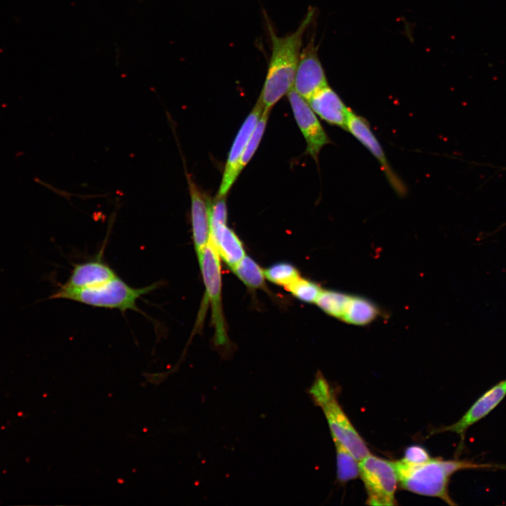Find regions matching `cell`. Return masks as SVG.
Wrapping results in <instances>:
<instances>
[{
  "label": "cell",
  "mask_w": 506,
  "mask_h": 506,
  "mask_svg": "<svg viewBox=\"0 0 506 506\" xmlns=\"http://www.w3.org/2000/svg\"><path fill=\"white\" fill-rule=\"evenodd\" d=\"M314 14V9L310 8L297 30L283 37L277 35L268 22L271 53L265 81L259 96L264 110H271L293 88L303 36Z\"/></svg>",
  "instance_id": "obj_1"
},
{
  "label": "cell",
  "mask_w": 506,
  "mask_h": 506,
  "mask_svg": "<svg viewBox=\"0 0 506 506\" xmlns=\"http://www.w3.org/2000/svg\"><path fill=\"white\" fill-rule=\"evenodd\" d=\"M394 465L401 488L420 495L439 498L450 505H455L448 493L450 476L459 470L484 467L469 461L440 458L417 465L399 460Z\"/></svg>",
  "instance_id": "obj_2"
},
{
  "label": "cell",
  "mask_w": 506,
  "mask_h": 506,
  "mask_svg": "<svg viewBox=\"0 0 506 506\" xmlns=\"http://www.w3.org/2000/svg\"><path fill=\"white\" fill-rule=\"evenodd\" d=\"M314 404L321 408L333 441L342 443L359 461L370 454L369 448L340 406L336 389L320 372L309 389Z\"/></svg>",
  "instance_id": "obj_3"
},
{
  "label": "cell",
  "mask_w": 506,
  "mask_h": 506,
  "mask_svg": "<svg viewBox=\"0 0 506 506\" xmlns=\"http://www.w3.org/2000/svg\"><path fill=\"white\" fill-rule=\"evenodd\" d=\"M159 283L134 288L118 276L103 284L80 290H66L58 288L50 299H65L89 306L115 309L125 312L139 311L136 303L142 296L157 289Z\"/></svg>",
  "instance_id": "obj_4"
},
{
  "label": "cell",
  "mask_w": 506,
  "mask_h": 506,
  "mask_svg": "<svg viewBox=\"0 0 506 506\" xmlns=\"http://www.w3.org/2000/svg\"><path fill=\"white\" fill-rule=\"evenodd\" d=\"M197 256L207 301L212 309L214 345L221 350H225L229 342L222 307L220 257L210 238Z\"/></svg>",
  "instance_id": "obj_5"
},
{
  "label": "cell",
  "mask_w": 506,
  "mask_h": 506,
  "mask_svg": "<svg viewBox=\"0 0 506 506\" xmlns=\"http://www.w3.org/2000/svg\"><path fill=\"white\" fill-rule=\"evenodd\" d=\"M358 465L359 476L368 495L366 505H396L398 480L394 462L370 454L359 460Z\"/></svg>",
  "instance_id": "obj_6"
},
{
  "label": "cell",
  "mask_w": 506,
  "mask_h": 506,
  "mask_svg": "<svg viewBox=\"0 0 506 506\" xmlns=\"http://www.w3.org/2000/svg\"><path fill=\"white\" fill-rule=\"evenodd\" d=\"M294 119L306 142V154L318 164L321 149L332 143L308 100L293 89L287 93Z\"/></svg>",
  "instance_id": "obj_7"
},
{
  "label": "cell",
  "mask_w": 506,
  "mask_h": 506,
  "mask_svg": "<svg viewBox=\"0 0 506 506\" xmlns=\"http://www.w3.org/2000/svg\"><path fill=\"white\" fill-rule=\"evenodd\" d=\"M327 77L312 37L301 48L293 89L308 100L316 92L327 85Z\"/></svg>",
  "instance_id": "obj_8"
},
{
  "label": "cell",
  "mask_w": 506,
  "mask_h": 506,
  "mask_svg": "<svg viewBox=\"0 0 506 506\" xmlns=\"http://www.w3.org/2000/svg\"><path fill=\"white\" fill-rule=\"evenodd\" d=\"M346 130L352 134L377 160L394 191L398 195L404 196L406 193V188L391 169L382 145L371 130L370 125L367 119L350 110Z\"/></svg>",
  "instance_id": "obj_9"
},
{
  "label": "cell",
  "mask_w": 506,
  "mask_h": 506,
  "mask_svg": "<svg viewBox=\"0 0 506 506\" xmlns=\"http://www.w3.org/2000/svg\"><path fill=\"white\" fill-rule=\"evenodd\" d=\"M263 110L262 103L258 98L253 109L241 125L232 144L216 196H226L240 174L238 168L241 157Z\"/></svg>",
  "instance_id": "obj_10"
},
{
  "label": "cell",
  "mask_w": 506,
  "mask_h": 506,
  "mask_svg": "<svg viewBox=\"0 0 506 506\" xmlns=\"http://www.w3.org/2000/svg\"><path fill=\"white\" fill-rule=\"evenodd\" d=\"M186 179L190 196L192 235L197 255L208 243L211 235V209L212 202L206 193L202 192L194 182L191 176L186 173Z\"/></svg>",
  "instance_id": "obj_11"
},
{
  "label": "cell",
  "mask_w": 506,
  "mask_h": 506,
  "mask_svg": "<svg viewBox=\"0 0 506 506\" xmlns=\"http://www.w3.org/2000/svg\"><path fill=\"white\" fill-rule=\"evenodd\" d=\"M308 102L313 112L327 124L346 130L350 108L328 84L316 92Z\"/></svg>",
  "instance_id": "obj_12"
},
{
  "label": "cell",
  "mask_w": 506,
  "mask_h": 506,
  "mask_svg": "<svg viewBox=\"0 0 506 506\" xmlns=\"http://www.w3.org/2000/svg\"><path fill=\"white\" fill-rule=\"evenodd\" d=\"M117 276L113 269L99 258L74 264L67 280L59 288L71 290L92 287Z\"/></svg>",
  "instance_id": "obj_13"
},
{
  "label": "cell",
  "mask_w": 506,
  "mask_h": 506,
  "mask_svg": "<svg viewBox=\"0 0 506 506\" xmlns=\"http://www.w3.org/2000/svg\"><path fill=\"white\" fill-rule=\"evenodd\" d=\"M506 395V379L499 382L479 398L457 422L439 432H452L462 435L472 424L488 414Z\"/></svg>",
  "instance_id": "obj_14"
},
{
  "label": "cell",
  "mask_w": 506,
  "mask_h": 506,
  "mask_svg": "<svg viewBox=\"0 0 506 506\" xmlns=\"http://www.w3.org/2000/svg\"><path fill=\"white\" fill-rule=\"evenodd\" d=\"M210 239L219 257L231 269L246 255L241 240L226 224L212 230Z\"/></svg>",
  "instance_id": "obj_15"
},
{
  "label": "cell",
  "mask_w": 506,
  "mask_h": 506,
  "mask_svg": "<svg viewBox=\"0 0 506 506\" xmlns=\"http://www.w3.org/2000/svg\"><path fill=\"white\" fill-rule=\"evenodd\" d=\"M378 314L377 307L370 300L351 297L342 320L350 324L363 325L375 320Z\"/></svg>",
  "instance_id": "obj_16"
},
{
  "label": "cell",
  "mask_w": 506,
  "mask_h": 506,
  "mask_svg": "<svg viewBox=\"0 0 506 506\" xmlns=\"http://www.w3.org/2000/svg\"><path fill=\"white\" fill-rule=\"evenodd\" d=\"M232 270L248 287L259 289L264 286V271L250 257L245 255Z\"/></svg>",
  "instance_id": "obj_17"
},
{
  "label": "cell",
  "mask_w": 506,
  "mask_h": 506,
  "mask_svg": "<svg viewBox=\"0 0 506 506\" xmlns=\"http://www.w3.org/2000/svg\"><path fill=\"white\" fill-rule=\"evenodd\" d=\"M336 450L337 477L344 484L359 476L358 460L342 443L333 441Z\"/></svg>",
  "instance_id": "obj_18"
},
{
  "label": "cell",
  "mask_w": 506,
  "mask_h": 506,
  "mask_svg": "<svg viewBox=\"0 0 506 506\" xmlns=\"http://www.w3.org/2000/svg\"><path fill=\"white\" fill-rule=\"evenodd\" d=\"M351 297L342 292L323 290L316 303L327 314L342 319Z\"/></svg>",
  "instance_id": "obj_19"
},
{
  "label": "cell",
  "mask_w": 506,
  "mask_h": 506,
  "mask_svg": "<svg viewBox=\"0 0 506 506\" xmlns=\"http://www.w3.org/2000/svg\"><path fill=\"white\" fill-rule=\"evenodd\" d=\"M271 110H264L252 134L248 140L245 149L239 164V172L249 163L257 151L264 134Z\"/></svg>",
  "instance_id": "obj_20"
},
{
  "label": "cell",
  "mask_w": 506,
  "mask_h": 506,
  "mask_svg": "<svg viewBox=\"0 0 506 506\" xmlns=\"http://www.w3.org/2000/svg\"><path fill=\"white\" fill-rule=\"evenodd\" d=\"M264 273L268 280L285 287L300 277L297 269L287 262L274 264L266 268Z\"/></svg>",
  "instance_id": "obj_21"
},
{
  "label": "cell",
  "mask_w": 506,
  "mask_h": 506,
  "mask_svg": "<svg viewBox=\"0 0 506 506\" xmlns=\"http://www.w3.org/2000/svg\"><path fill=\"white\" fill-rule=\"evenodd\" d=\"M285 288L294 297L306 303L316 302L323 290L317 283L301 277Z\"/></svg>",
  "instance_id": "obj_22"
},
{
  "label": "cell",
  "mask_w": 506,
  "mask_h": 506,
  "mask_svg": "<svg viewBox=\"0 0 506 506\" xmlns=\"http://www.w3.org/2000/svg\"><path fill=\"white\" fill-rule=\"evenodd\" d=\"M431 458L425 448L418 445H413L406 449L401 460L409 464L417 465L427 462Z\"/></svg>",
  "instance_id": "obj_23"
}]
</instances>
